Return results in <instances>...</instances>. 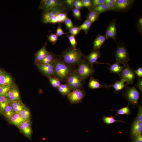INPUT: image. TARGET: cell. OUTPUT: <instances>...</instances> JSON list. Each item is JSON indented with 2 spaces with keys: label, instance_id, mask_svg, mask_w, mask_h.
Wrapping results in <instances>:
<instances>
[{
  "label": "cell",
  "instance_id": "6da1fadb",
  "mask_svg": "<svg viewBox=\"0 0 142 142\" xmlns=\"http://www.w3.org/2000/svg\"><path fill=\"white\" fill-rule=\"evenodd\" d=\"M84 55L79 48L71 47L67 48L59 57L65 63L72 66L78 65Z\"/></svg>",
  "mask_w": 142,
  "mask_h": 142
},
{
  "label": "cell",
  "instance_id": "7a4b0ae2",
  "mask_svg": "<svg viewBox=\"0 0 142 142\" xmlns=\"http://www.w3.org/2000/svg\"><path fill=\"white\" fill-rule=\"evenodd\" d=\"M53 69V75L60 81L65 82L68 77L74 71L71 66L56 57L54 62Z\"/></svg>",
  "mask_w": 142,
  "mask_h": 142
},
{
  "label": "cell",
  "instance_id": "3957f363",
  "mask_svg": "<svg viewBox=\"0 0 142 142\" xmlns=\"http://www.w3.org/2000/svg\"><path fill=\"white\" fill-rule=\"evenodd\" d=\"M76 70L83 81L92 75L95 72L93 65L83 59L81 60Z\"/></svg>",
  "mask_w": 142,
  "mask_h": 142
},
{
  "label": "cell",
  "instance_id": "277c9868",
  "mask_svg": "<svg viewBox=\"0 0 142 142\" xmlns=\"http://www.w3.org/2000/svg\"><path fill=\"white\" fill-rule=\"evenodd\" d=\"M114 55L116 62L119 64H125L130 60L128 51L124 43L118 44Z\"/></svg>",
  "mask_w": 142,
  "mask_h": 142
},
{
  "label": "cell",
  "instance_id": "5b68a950",
  "mask_svg": "<svg viewBox=\"0 0 142 142\" xmlns=\"http://www.w3.org/2000/svg\"><path fill=\"white\" fill-rule=\"evenodd\" d=\"M82 81L75 70L69 75L65 82L71 89L74 90L76 89H80L83 88Z\"/></svg>",
  "mask_w": 142,
  "mask_h": 142
},
{
  "label": "cell",
  "instance_id": "8992f818",
  "mask_svg": "<svg viewBox=\"0 0 142 142\" xmlns=\"http://www.w3.org/2000/svg\"><path fill=\"white\" fill-rule=\"evenodd\" d=\"M69 10L64 5L57 6L52 9L44 13L42 16V22L43 23H49L54 17L60 13L67 12Z\"/></svg>",
  "mask_w": 142,
  "mask_h": 142
},
{
  "label": "cell",
  "instance_id": "52a82bcc",
  "mask_svg": "<svg viewBox=\"0 0 142 142\" xmlns=\"http://www.w3.org/2000/svg\"><path fill=\"white\" fill-rule=\"evenodd\" d=\"M124 65V68L119 75L127 85L133 84L136 75L128 63Z\"/></svg>",
  "mask_w": 142,
  "mask_h": 142
},
{
  "label": "cell",
  "instance_id": "ba28073f",
  "mask_svg": "<svg viewBox=\"0 0 142 142\" xmlns=\"http://www.w3.org/2000/svg\"><path fill=\"white\" fill-rule=\"evenodd\" d=\"M85 95L84 90L80 89H75L67 96V98L71 104L81 103Z\"/></svg>",
  "mask_w": 142,
  "mask_h": 142
},
{
  "label": "cell",
  "instance_id": "9c48e42d",
  "mask_svg": "<svg viewBox=\"0 0 142 142\" xmlns=\"http://www.w3.org/2000/svg\"><path fill=\"white\" fill-rule=\"evenodd\" d=\"M60 5H64L63 1L59 0H42L39 8L45 12Z\"/></svg>",
  "mask_w": 142,
  "mask_h": 142
},
{
  "label": "cell",
  "instance_id": "30bf717a",
  "mask_svg": "<svg viewBox=\"0 0 142 142\" xmlns=\"http://www.w3.org/2000/svg\"><path fill=\"white\" fill-rule=\"evenodd\" d=\"M125 95L127 99L133 105L137 104L139 98L140 93L135 87L126 88Z\"/></svg>",
  "mask_w": 142,
  "mask_h": 142
},
{
  "label": "cell",
  "instance_id": "8fae6325",
  "mask_svg": "<svg viewBox=\"0 0 142 142\" xmlns=\"http://www.w3.org/2000/svg\"><path fill=\"white\" fill-rule=\"evenodd\" d=\"M135 1L134 0H116L114 11H124L130 9Z\"/></svg>",
  "mask_w": 142,
  "mask_h": 142
},
{
  "label": "cell",
  "instance_id": "7c38bea8",
  "mask_svg": "<svg viewBox=\"0 0 142 142\" xmlns=\"http://www.w3.org/2000/svg\"><path fill=\"white\" fill-rule=\"evenodd\" d=\"M116 19H114L109 23L105 31V34L107 39L112 38L116 41L117 33Z\"/></svg>",
  "mask_w": 142,
  "mask_h": 142
},
{
  "label": "cell",
  "instance_id": "4fadbf2b",
  "mask_svg": "<svg viewBox=\"0 0 142 142\" xmlns=\"http://www.w3.org/2000/svg\"><path fill=\"white\" fill-rule=\"evenodd\" d=\"M83 57V59L86 60L92 65L95 63L107 64L105 63H99L97 62V59L101 58V53L99 49L92 51L88 55H84Z\"/></svg>",
  "mask_w": 142,
  "mask_h": 142
},
{
  "label": "cell",
  "instance_id": "5bb4252c",
  "mask_svg": "<svg viewBox=\"0 0 142 142\" xmlns=\"http://www.w3.org/2000/svg\"><path fill=\"white\" fill-rule=\"evenodd\" d=\"M54 62L50 64H38L37 67L39 70L44 74L48 77L53 75Z\"/></svg>",
  "mask_w": 142,
  "mask_h": 142
},
{
  "label": "cell",
  "instance_id": "9a60e30c",
  "mask_svg": "<svg viewBox=\"0 0 142 142\" xmlns=\"http://www.w3.org/2000/svg\"><path fill=\"white\" fill-rule=\"evenodd\" d=\"M47 43L45 42L43 46L35 54V61L37 64H40L49 53L46 49Z\"/></svg>",
  "mask_w": 142,
  "mask_h": 142
},
{
  "label": "cell",
  "instance_id": "2e32d148",
  "mask_svg": "<svg viewBox=\"0 0 142 142\" xmlns=\"http://www.w3.org/2000/svg\"><path fill=\"white\" fill-rule=\"evenodd\" d=\"M0 85L12 86L13 81L10 75L7 73L2 72L0 75Z\"/></svg>",
  "mask_w": 142,
  "mask_h": 142
},
{
  "label": "cell",
  "instance_id": "e0dca14e",
  "mask_svg": "<svg viewBox=\"0 0 142 142\" xmlns=\"http://www.w3.org/2000/svg\"><path fill=\"white\" fill-rule=\"evenodd\" d=\"M20 131L28 138L30 139L32 133L30 121H24L18 127Z\"/></svg>",
  "mask_w": 142,
  "mask_h": 142
},
{
  "label": "cell",
  "instance_id": "ac0fdd59",
  "mask_svg": "<svg viewBox=\"0 0 142 142\" xmlns=\"http://www.w3.org/2000/svg\"><path fill=\"white\" fill-rule=\"evenodd\" d=\"M7 97L11 102L21 100L19 91L16 86L13 85L11 88Z\"/></svg>",
  "mask_w": 142,
  "mask_h": 142
},
{
  "label": "cell",
  "instance_id": "d6986e66",
  "mask_svg": "<svg viewBox=\"0 0 142 142\" xmlns=\"http://www.w3.org/2000/svg\"><path fill=\"white\" fill-rule=\"evenodd\" d=\"M142 133V123L135 119L132 126L131 133L133 137L141 134Z\"/></svg>",
  "mask_w": 142,
  "mask_h": 142
},
{
  "label": "cell",
  "instance_id": "ffe728a7",
  "mask_svg": "<svg viewBox=\"0 0 142 142\" xmlns=\"http://www.w3.org/2000/svg\"><path fill=\"white\" fill-rule=\"evenodd\" d=\"M107 39L106 36L98 34L94 40L92 51L99 49Z\"/></svg>",
  "mask_w": 142,
  "mask_h": 142
},
{
  "label": "cell",
  "instance_id": "44dd1931",
  "mask_svg": "<svg viewBox=\"0 0 142 142\" xmlns=\"http://www.w3.org/2000/svg\"><path fill=\"white\" fill-rule=\"evenodd\" d=\"M9 123L19 127L24 121L21 114L18 113H15L9 120Z\"/></svg>",
  "mask_w": 142,
  "mask_h": 142
},
{
  "label": "cell",
  "instance_id": "7402d4cb",
  "mask_svg": "<svg viewBox=\"0 0 142 142\" xmlns=\"http://www.w3.org/2000/svg\"><path fill=\"white\" fill-rule=\"evenodd\" d=\"M88 10L89 12L86 19L92 24L94 22L99 20L100 14L92 7L89 9Z\"/></svg>",
  "mask_w": 142,
  "mask_h": 142
},
{
  "label": "cell",
  "instance_id": "603a6c76",
  "mask_svg": "<svg viewBox=\"0 0 142 142\" xmlns=\"http://www.w3.org/2000/svg\"><path fill=\"white\" fill-rule=\"evenodd\" d=\"M88 88L90 89H93L101 88H109L108 86L102 85L98 81L97 79L93 77L90 78L88 85Z\"/></svg>",
  "mask_w": 142,
  "mask_h": 142
},
{
  "label": "cell",
  "instance_id": "cb8c5ba5",
  "mask_svg": "<svg viewBox=\"0 0 142 142\" xmlns=\"http://www.w3.org/2000/svg\"><path fill=\"white\" fill-rule=\"evenodd\" d=\"M11 104L15 112L20 114L26 107L21 100L11 102Z\"/></svg>",
  "mask_w": 142,
  "mask_h": 142
},
{
  "label": "cell",
  "instance_id": "d4e9b609",
  "mask_svg": "<svg viewBox=\"0 0 142 142\" xmlns=\"http://www.w3.org/2000/svg\"><path fill=\"white\" fill-rule=\"evenodd\" d=\"M57 90L63 96L67 95L71 92V89L67 84H61L57 88Z\"/></svg>",
  "mask_w": 142,
  "mask_h": 142
},
{
  "label": "cell",
  "instance_id": "484cf974",
  "mask_svg": "<svg viewBox=\"0 0 142 142\" xmlns=\"http://www.w3.org/2000/svg\"><path fill=\"white\" fill-rule=\"evenodd\" d=\"M11 103L8 104L2 111L4 116L8 120L15 113Z\"/></svg>",
  "mask_w": 142,
  "mask_h": 142
},
{
  "label": "cell",
  "instance_id": "4316f807",
  "mask_svg": "<svg viewBox=\"0 0 142 142\" xmlns=\"http://www.w3.org/2000/svg\"><path fill=\"white\" fill-rule=\"evenodd\" d=\"M124 67V65H120L119 63L117 62L110 65L109 69L111 73L117 74L119 75Z\"/></svg>",
  "mask_w": 142,
  "mask_h": 142
},
{
  "label": "cell",
  "instance_id": "83f0119b",
  "mask_svg": "<svg viewBox=\"0 0 142 142\" xmlns=\"http://www.w3.org/2000/svg\"><path fill=\"white\" fill-rule=\"evenodd\" d=\"M124 83V80L121 79L120 80L116 81L113 84L108 86L109 87H113L114 89L115 92L118 93L127 85L125 84Z\"/></svg>",
  "mask_w": 142,
  "mask_h": 142
},
{
  "label": "cell",
  "instance_id": "f1b7e54d",
  "mask_svg": "<svg viewBox=\"0 0 142 142\" xmlns=\"http://www.w3.org/2000/svg\"><path fill=\"white\" fill-rule=\"evenodd\" d=\"M56 56L53 53L49 52L41 63L39 64H51L54 62Z\"/></svg>",
  "mask_w": 142,
  "mask_h": 142
},
{
  "label": "cell",
  "instance_id": "f546056e",
  "mask_svg": "<svg viewBox=\"0 0 142 142\" xmlns=\"http://www.w3.org/2000/svg\"><path fill=\"white\" fill-rule=\"evenodd\" d=\"M99 14L102 13L109 11L108 5L105 3L101 4L94 7H91Z\"/></svg>",
  "mask_w": 142,
  "mask_h": 142
},
{
  "label": "cell",
  "instance_id": "4dcf8cb0",
  "mask_svg": "<svg viewBox=\"0 0 142 142\" xmlns=\"http://www.w3.org/2000/svg\"><path fill=\"white\" fill-rule=\"evenodd\" d=\"M92 24L90 22L88 19H86L84 22L79 27L81 30L83 31L86 34H87Z\"/></svg>",
  "mask_w": 142,
  "mask_h": 142
},
{
  "label": "cell",
  "instance_id": "1f68e13d",
  "mask_svg": "<svg viewBox=\"0 0 142 142\" xmlns=\"http://www.w3.org/2000/svg\"><path fill=\"white\" fill-rule=\"evenodd\" d=\"M11 102L7 97L0 95V110L2 111Z\"/></svg>",
  "mask_w": 142,
  "mask_h": 142
},
{
  "label": "cell",
  "instance_id": "d6a6232c",
  "mask_svg": "<svg viewBox=\"0 0 142 142\" xmlns=\"http://www.w3.org/2000/svg\"><path fill=\"white\" fill-rule=\"evenodd\" d=\"M20 114L24 121H30V113L29 109L26 107L21 111Z\"/></svg>",
  "mask_w": 142,
  "mask_h": 142
},
{
  "label": "cell",
  "instance_id": "836d02e7",
  "mask_svg": "<svg viewBox=\"0 0 142 142\" xmlns=\"http://www.w3.org/2000/svg\"><path fill=\"white\" fill-rule=\"evenodd\" d=\"M52 86L54 88H57L60 84V81L57 78L50 76L47 77Z\"/></svg>",
  "mask_w": 142,
  "mask_h": 142
},
{
  "label": "cell",
  "instance_id": "e575fe53",
  "mask_svg": "<svg viewBox=\"0 0 142 142\" xmlns=\"http://www.w3.org/2000/svg\"><path fill=\"white\" fill-rule=\"evenodd\" d=\"M103 120L105 123L107 124H111L116 122L126 123L121 120H116L112 116H107L104 115L103 118Z\"/></svg>",
  "mask_w": 142,
  "mask_h": 142
},
{
  "label": "cell",
  "instance_id": "d590c367",
  "mask_svg": "<svg viewBox=\"0 0 142 142\" xmlns=\"http://www.w3.org/2000/svg\"><path fill=\"white\" fill-rule=\"evenodd\" d=\"M13 86L0 85V95L7 97L10 89Z\"/></svg>",
  "mask_w": 142,
  "mask_h": 142
},
{
  "label": "cell",
  "instance_id": "8d00e7d4",
  "mask_svg": "<svg viewBox=\"0 0 142 142\" xmlns=\"http://www.w3.org/2000/svg\"><path fill=\"white\" fill-rule=\"evenodd\" d=\"M129 103L127 106L118 110H116L117 114L115 115L116 116L119 115L128 114L130 115L131 113L130 109L129 107Z\"/></svg>",
  "mask_w": 142,
  "mask_h": 142
},
{
  "label": "cell",
  "instance_id": "74e56055",
  "mask_svg": "<svg viewBox=\"0 0 142 142\" xmlns=\"http://www.w3.org/2000/svg\"><path fill=\"white\" fill-rule=\"evenodd\" d=\"M49 32L50 35H47L48 40L53 44H55L58 40V37L56 34H53L50 30L49 31Z\"/></svg>",
  "mask_w": 142,
  "mask_h": 142
},
{
  "label": "cell",
  "instance_id": "f35d334b",
  "mask_svg": "<svg viewBox=\"0 0 142 142\" xmlns=\"http://www.w3.org/2000/svg\"><path fill=\"white\" fill-rule=\"evenodd\" d=\"M58 23H60L64 22L67 17V12L60 13L57 15Z\"/></svg>",
  "mask_w": 142,
  "mask_h": 142
},
{
  "label": "cell",
  "instance_id": "ab89813d",
  "mask_svg": "<svg viewBox=\"0 0 142 142\" xmlns=\"http://www.w3.org/2000/svg\"><path fill=\"white\" fill-rule=\"evenodd\" d=\"M80 31L79 26H74L67 33H70V35L75 37L79 33Z\"/></svg>",
  "mask_w": 142,
  "mask_h": 142
},
{
  "label": "cell",
  "instance_id": "60d3db41",
  "mask_svg": "<svg viewBox=\"0 0 142 142\" xmlns=\"http://www.w3.org/2000/svg\"><path fill=\"white\" fill-rule=\"evenodd\" d=\"M66 35L72 47L74 48H76L77 45V43L76 41L75 37L71 35H69L68 33Z\"/></svg>",
  "mask_w": 142,
  "mask_h": 142
},
{
  "label": "cell",
  "instance_id": "b9f144b4",
  "mask_svg": "<svg viewBox=\"0 0 142 142\" xmlns=\"http://www.w3.org/2000/svg\"><path fill=\"white\" fill-rule=\"evenodd\" d=\"M73 15L75 18L78 20L82 19L80 11V10L75 8L72 9Z\"/></svg>",
  "mask_w": 142,
  "mask_h": 142
},
{
  "label": "cell",
  "instance_id": "7bdbcfd3",
  "mask_svg": "<svg viewBox=\"0 0 142 142\" xmlns=\"http://www.w3.org/2000/svg\"><path fill=\"white\" fill-rule=\"evenodd\" d=\"M116 0H105V3L108 5L109 11H114Z\"/></svg>",
  "mask_w": 142,
  "mask_h": 142
},
{
  "label": "cell",
  "instance_id": "ee69618b",
  "mask_svg": "<svg viewBox=\"0 0 142 142\" xmlns=\"http://www.w3.org/2000/svg\"><path fill=\"white\" fill-rule=\"evenodd\" d=\"M64 23L66 29L69 31L74 26L71 20L67 17L65 20Z\"/></svg>",
  "mask_w": 142,
  "mask_h": 142
},
{
  "label": "cell",
  "instance_id": "f6af8a7d",
  "mask_svg": "<svg viewBox=\"0 0 142 142\" xmlns=\"http://www.w3.org/2000/svg\"><path fill=\"white\" fill-rule=\"evenodd\" d=\"M83 7L81 0H75L73 3V8L80 10Z\"/></svg>",
  "mask_w": 142,
  "mask_h": 142
},
{
  "label": "cell",
  "instance_id": "bcb514c9",
  "mask_svg": "<svg viewBox=\"0 0 142 142\" xmlns=\"http://www.w3.org/2000/svg\"><path fill=\"white\" fill-rule=\"evenodd\" d=\"M61 24H59L56 30V34L58 37H62L64 34L66 35L67 33H65L61 28Z\"/></svg>",
  "mask_w": 142,
  "mask_h": 142
},
{
  "label": "cell",
  "instance_id": "7dc6e473",
  "mask_svg": "<svg viewBox=\"0 0 142 142\" xmlns=\"http://www.w3.org/2000/svg\"><path fill=\"white\" fill-rule=\"evenodd\" d=\"M138 32L141 35L142 33V18H140L138 19L136 24Z\"/></svg>",
  "mask_w": 142,
  "mask_h": 142
},
{
  "label": "cell",
  "instance_id": "c3c4849f",
  "mask_svg": "<svg viewBox=\"0 0 142 142\" xmlns=\"http://www.w3.org/2000/svg\"><path fill=\"white\" fill-rule=\"evenodd\" d=\"M83 7L87 8L88 9L92 7V0H81Z\"/></svg>",
  "mask_w": 142,
  "mask_h": 142
},
{
  "label": "cell",
  "instance_id": "681fc988",
  "mask_svg": "<svg viewBox=\"0 0 142 142\" xmlns=\"http://www.w3.org/2000/svg\"><path fill=\"white\" fill-rule=\"evenodd\" d=\"M75 0H66L63 1L64 4L68 8L72 9L73 8V3Z\"/></svg>",
  "mask_w": 142,
  "mask_h": 142
},
{
  "label": "cell",
  "instance_id": "f907efd6",
  "mask_svg": "<svg viewBox=\"0 0 142 142\" xmlns=\"http://www.w3.org/2000/svg\"><path fill=\"white\" fill-rule=\"evenodd\" d=\"M105 3V0H92V7H94Z\"/></svg>",
  "mask_w": 142,
  "mask_h": 142
},
{
  "label": "cell",
  "instance_id": "816d5d0a",
  "mask_svg": "<svg viewBox=\"0 0 142 142\" xmlns=\"http://www.w3.org/2000/svg\"><path fill=\"white\" fill-rule=\"evenodd\" d=\"M136 119L139 121L142 122V108L141 106L139 107Z\"/></svg>",
  "mask_w": 142,
  "mask_h": 142
},
{
  "label": "cell",
  "instance_id": "f5cc1de1",
  "mask_svg": "<svg viewBox=\"0 0 142 142\" xmlns=\"http://www.w3.org/2000/svg\"><path fill=\"white\" fill-rule=\"evenodd\" d=\"M134 72L136 75L138 77L142 78V68L140 67L134 70Z\"/></svg>",
  "mask_w": 142,
  "mask_h": 142
},
{
  "label": "cell",
  "instance_id": "db71d44e",
  "mask_svg": "<svg viewBox=\"0 0 142 142\" xmlns=\"http://www.w3.org/2000/svg\"><path fill=\"white\" fill-rule=\"evenodd\" d=\"M136 86L137 88L140 91H142V78L138 77Z\"/></svg>",
  "mask_w": 142,
  "mask_h": 142
},
{
  "label": "cell",
  "instance_id": "11a10c76",
  "mask_svg": "<svg viewBox=\"0 0 142 142\" xmlns=\"http://www.w3.org/2000/svg\"><path fill=\"white\" fill-rule=\"evenodd\" d=\"M49 23L52 24H55L58 23V18L57 15L54 17L50 21Z\"/></svg>",
  "mask_w": 142,
  "mask_h": 142
},
{
  "label": "cell",
  "instance_id": "9f6ffc18",
  "mask_svg": "<svg viewBox=\"0 0 142 142\" xmlns=\"http://www.w3.org/2000/svg\"><path fill=\"white\" fill-rule=\"evenodd\" d=\"M135 142H142V136L141 134L135 137Z\"/></svg>",
  "mask_w": 142,
  "mask_h": 142
},
{
  "label": "cell",
  "instance_id": "6f0895ef",
  "mask_svg": "<svg viewBox=\"0 0 142 142\" xmlns=\"http://www.w3.org/2000/svg\"><path fill=\"white\" fill-rule=\"evenodd\" d=\"M2 70L0 69V75L1 74V73H2Z\"/></svg>",
  "mask_w": 142,
  "mask_h": 142
}]
</instances>
